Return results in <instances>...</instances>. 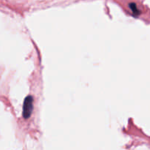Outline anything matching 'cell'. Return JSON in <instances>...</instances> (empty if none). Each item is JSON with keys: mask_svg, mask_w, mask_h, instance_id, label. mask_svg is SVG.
<instances>
[{"mask_svg": "<svg viewBox=\"0 0 150 150\" xmlns=\"http://www.w3.org/2000/svg\"><path fill=\"white\" fill-rule=\"evenodd\" d=\"M33 110V98L32 96L26 97L23 103V116L25 119H28L31 116Z\"/></svg>", "mask_w": 150, "mask_h": 150, "instance_id": "6da1fadb", "label": "cell"}, {"mask_svg": "<svg viewBox=\"0 0 150 150\" xmlns=\"http://www.w3.org/2000/svg\"><path fill=\"white\" fill-rule=\"evenodd\" d=\"M131 9H132V10H133V11L134 12V13H136V15H138V14H139V12L137 11V9H136V6H135L134 4H133V7H132V6H131Z\"/></svg>", "mask_w": 150, "mask_h": 150, "instance_id": "7a4b0ae2", "label": "cell"}]
</instances>
